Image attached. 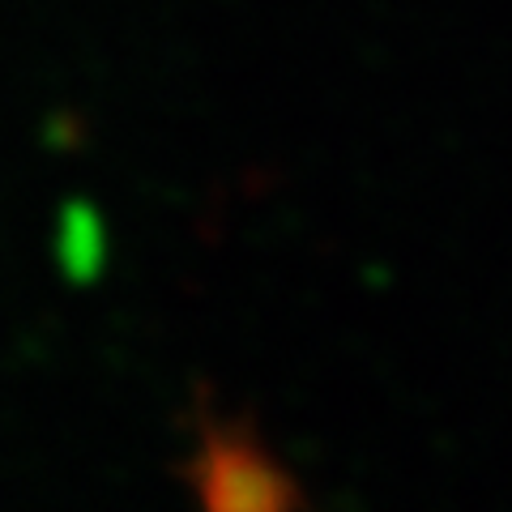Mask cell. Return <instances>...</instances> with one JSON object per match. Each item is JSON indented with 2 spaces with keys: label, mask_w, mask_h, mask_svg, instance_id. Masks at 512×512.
Masks as SVG:
<instances>
[{
  "label": "cell",
  "mask_w": 512,
  "mask_h": 512,
  "mask_svg": "<svg viewBox=\"0 0 512 512\" xmlns=\"http://www.w3.org/2000/svg\"><path fill=\"white\" fill-rule=\"evenodd\" d=\"M197 448L180 466V478L210 512H291L303 508L308 495L295 474L274 457L252 414H222L201 397L192 410Z\"/></svg>",
  "instance_id": "1"
},
{
  "label": "cell",
  "mask_w": 512,
  "mask_h": 512,
  "mask_svg": "<svg viewBox=\"0 0 512 512\" xmlns=\"http://www.w3.org/2000/svg\"><path fill=\"white\" fill-rule=\"evenodd\" d=\"M56 261L69 282H94L107 265V231L94 205L69 201L56 222Z\"/></svg>",
  "instance_id": "2"
}]
</instances>
